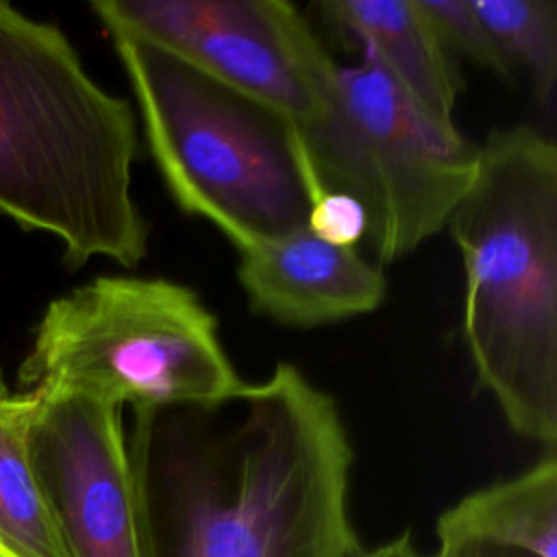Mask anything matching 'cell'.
<instances>
[{
    "instance_id": "cell-2",
    "label": "cell",
    "mask_w": 557,
    "mask_h": 557,
    "mask_svg": "<svg viewBox=\"0 0 557 557\" xmlns=\"http://www.w3.org/2000/svg\"><path fill=\"white\" fill-rule=\"evenodd\" d=\"M137 154L131 102L89 76L61 28L0 2V213L57 237L70 268H135L150 235Z\"/></svg>"
},
{
    "instance_id": "cell-8",
    "label": "cell",
    "mask_w": 557,
    "mask_h": 557,
    "mask_svg": "<svg viewBox=\"0 0 557 557\" xmlns=\"http://www.w3.org/2000/svg\"><path fill=\"white\" fill-rule=\"evenodd\" d=\"M33 394L28 453L65 557H139L122 407Z\"/></svg>"
},
{
    "instance_id": "cell-11",
    "label": "cell",
    "mask_w": 557,
    "mask_h": 557,
    "mask_svg": "<svg viewBox=\"0 0 557 557\" xmlns=\"http://www.w3.org/2000/svg\"><path fill=\"white\" fill-rule=\"evenodd\" d=\"M429 557H557V457L479 487L450 505L435 524Z\"/></svg>"
},
{
    "instance_id": "cell-5",
    "label": "cell",
    "mask_w": 557,
    "mask_h": 557,
    "mask_svg": "<svg viewBox=\"0 0 557 557\" xmlns=\"http://www.w3.org/2000/svg\"><path fill=\"white\" fill-rule=\"evenodd\" d=\"M17 381L24 392H76L122 409H215L248 383L196 289L124 274L54 298Z\"/></svg>"
},
{
    "instance_id": "cell-12",
    "label": "cell",
    "mask_w": 557,
    "mask_h": 557,
    "mask_svg": "<svg viewBox=\"0 0 557 557\" xmlns=\"http://www.w3.org/2000/svg\"><path fill=\"white\" fill-rule=\"evenodd\" d=\"M33 407V392H0V557H65L28 453Z\"/></svg>"
},
{
    "instance_id": "cell-9",
    "label": "cell",
    "mask_w": 557,
    "mask_h": 557,
    "mask_svg": "<svg viewBox=\"0 0 557 557\" xmlns=\"http://www.w3.org/2000/svg\"><path fill=\"white\" fill-rule=\"evenodd\" d=\"M237 283L252 313L294 329L368 315L387 294L376 261L315 237L307 226L237 250Z\"/></svg>"
},
{
    "instance_id": "cell-15",
    "label": "cell",
    "mask_w": 557,
    "mask_h": 557,
    "mask_svg": "<svg viewBox=\"0 0 557 557\" xmlns=\"http://www.w3.org/2000/svg\"><path fill=\"white\" fill-rule=\"evenodd\" d=\"M300 163H302V159H300ZM302 170H305V183H307V191H309V211H307L305 226L315 237H320L322 242H329L333 246L357 248L359 244H363L366 233H368V220H366L361 205L346 194L322 189L313 181V176L305 163H302Z\"/></svg>"
},
{
    "instance_id": "cell-14",
    "label": "cell",
    "mask_w": 557,
    "mask_h": 557,
    "mask_svg": "<svg viewBox=\"0 0 557 557\" xmlns=\"http://www.w3.org/2000/svg\"><path fill=\"white\" fill-rule=\"evenodd\" d=\"M422 7L455 59L466 57L503 83H513L516 70L500 52L472 0H422Z\"/></svg>"
},
{
    "instance_id": "cell-3",
    "label": "cell",
    "mask_w": 557,
    "mask_h": 557,
    "mask_svg": "<svg viewBox=\"0 0 557 557\" xmlns=\"http://www.w3.org/2000/svg\"><path fill=\"white\" fill-rule=\"evenodd\" d=\"M446 228L461 255V335L509 431L557 446V146L494 128Z\"/></svg>"
},
{
    "instance_id": "cell-13",
    "label": "cell",
    "mask_w": 557,
    "mask_h": 557,
    "mask_svg": "<svg viewBox=\"0 0 557 557\" xmlns=\"http://www.w3.org/2000/svg\"><path fill=\"white\" fill-rule=\"evenodd\" d=\"M511 67L522 70L542 109L557 91V2L555 0H472Z\"/></svg>"
},
{
    "instance_id": "cell-7",
    "label": "cell",
    "mask_w": 557,
    "mask_h": 557,
    "mask_svg": "<svg viewBox=\"0 0 557 557\" xmlns=\"http://www.w3.org/2000/svg\"><path fill=\"white\" fill-rule=\"evenodd\" d=\"M104 30L148 41L305 128L326 111L337 63L285 0H94Z\"/></svg>"
},
{
    "instance_id": "cell-10",
    "label": "cell",
    "mask_w": 557,
    "mask_h": 557,
    "mask_svg": "<svg viewBox=\"0 0 557 557\" xmlns=\"http://www.w3.org/2000/svg\"><path fill=\"white\" fill-rule=\"evenodd\" d=\"M315 9L333 37L361 54L359 61L376 65L437 124L457 128L459 61L422 0H322Z\"/></svg>"
},
{
    "instance_id": "cell-1",
    "label": "cell",
    "mask_w": 557,
    "mask_h": 557,
    "mask_svg": "<svg viewBox=\"0 0 557 557\" xmlns=\"http://www.w3.org/2000/svg\"><path fill=\"white\" fill-rule=\"evenodd\" d=\"M139 557H352V444L298 366L215 409H131Z\"/></svg>"
},
{
    "instance_id": "cell-6",
    "label": "cell",
    "mask_w": 557,
    "mask_h": 557,
    "mask_svg": "<svg viewBox=\"0 0 557 557\" xmlns=\"http://www.w3.org/2000/svg\"><path fill=\"white\" fill-rule=\"evenodd\" d=\"M292 135L313 181L361 205L379 265L444 231L476 170V146L368 61L339 65L322 117Z\"/></svg>"
},
{
    "instance_id": "cell-16",
    "label": "cell",
    "mask_w": 557,
    "mask_h": 557,
    "mask_svg": "<svg viewBox=\"0 0 557 557\" xmlns=\"http://www.w3.org/2000/svg\"><path fill=\"white\" fill-rule=\"evenodd\" d=\"M352 557H429L424 553H420L413 542H411V535L409 533H403L398 537H392L383 544H376L372 548H363L359 544V548L355 550Z\"/></svg>"
},
{
    "instance_id": "cell-4",
    "label": "cell",
    "mask_w": 557,
    "mask_h": 557,
    "mask_svg": "<svg viewBox=\"0 0 557 557\" xmlns=\"http://www.w3.org/2000/svg\"><path fill=\"white\" fill-rule=\"evenodd\" d=\"M146 148L176 207L237 250L305 226L309 191L287 122L124 30H107Z\"/></svg>"
}]
</instances>
